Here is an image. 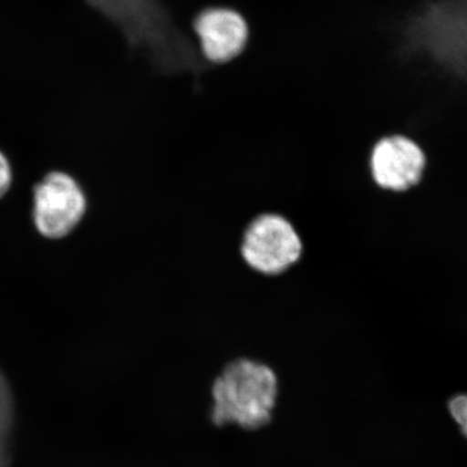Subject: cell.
Listing matches in <instances>:
<instances>
[{"instance_id":"1","label":"cell","mask_w":467,"mask_h":467,"mask_svg":"<svg viewBox=\"0 0 467 467\" xmlns=\"http://www.w3.org/2000/svg\"><path fill=\"white\" fill-rule=\"evenodd\" d=\"M278 378L272 368L251 358L227 364L212 386V422L259 430L269 425L278 398Z\"/></svg>"},{"instance_id":"2","label":"cell","mask_w":467,"mask_h":467,"mask_svg":"<svg viewBox=\"0 0 467 467\" xmlns=\"http://www.w3.org/2000/svg\"><path fill=\"white\" fill-rule=\"evenodd\" d=\"M303 251L300 234L282 214H260L243 233L242 259L259 275H284L299 263Z\"/></svg>"},{"instance_id":"3","label":"cell","mask_w":467,"mask_h":467,"mask_svg":"<svg viewBox=\"0 0 467 467\" xmlns=\"http://www.w3.org/2000/svg\"><path fill=\"white\" fill-rule=\"evenodd\" d=\"M88 202L75 178L52 171L36 184L33 193L36 229L48 239L69 235L85 216Z\"/></svg>"},{"instance_id":"4","label":"cell","mask_w":467,"mask_h":467,"mask_svg":"<svg viewBox=\"0 0 467 467\" xmlns=\"http://www.w3.org/2000/svg\"><path fill=\"white\" fill-rule=\"evenodd\" d=\"M413 43L451 67L467 69V0L427 9L411 29Z\"/></svg>"},{"instance_id":"5","label":"cell","mask_w":467,"mask_h":467,"mask_svg":"<svg viewBox=\"0 0 467 467\" xmlns=\"http://www.w3.org/2000/svg\"><path fill=\"white\" fill-rule=\"evenodd\" d=\"M192 32L202 57L212 64H229L245 52L251 27L238 9L229 5H209L196 14Z\"/></svg>"},{"instance_id":"6","label":"cell","mask_w":467,"mask_h":467,"mask_svg":"<svg viewBox=\"0 0 467 467\" xmlns=\"http://www.w3.org/2000/svg\"><path fill=\"white\" fill-rule=\"evenodd\" d=\"M371 174L378 186L402 192L422 177L425 155L416 143L400 135L380 140L370 158Z\"/></svg>"},{"instance_id":"7","label":"cell","mask_w":467,"mask_h":467,"mask_svg":"<svg viewBox=\"0 0 467 467\" xmlns=\"http://www.w3.org/2000/svg\"><path fill=\"white\" fill-rule=\"evenodd\" d=\"M15 417L14 393L7 378L0 368V467H11V439Z\"/></svg>"},{"instance_id":"8","label":"cell","mask_w":467,"mask_h":467,"mask_svg":"<svg viewBox=\"0 0 467 467\" xmlns=\"http://www.w3.org/2000/svg\"><path fill=\"white\" fill-rule=\"evenodd\" d=\"M450 410L457 425L460 426L461 431L467 438V393L451 399Z\"/></svg>"},{"instance_id":"9","label":"cell","mask_w":467,"mask_h":467,"mask_svg":"<svg viewBox=\"0 0 467 467\" xmlns=\"http://www.w3.org/2000/svg\"><path fill=\"white\" fill-rule=\"evenodd\" d=\"M12 183V168L7 158L0 152V199L8 192Z\"/></svg>"}]
</instances>
